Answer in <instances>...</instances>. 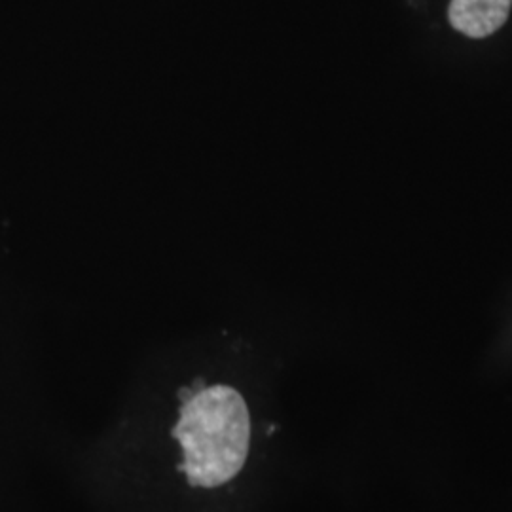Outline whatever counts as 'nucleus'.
Instances as JSON below:
<instances>
[{"label":"nucleus","mask_w":512,"mask_h":512,"mask_svg":"<svg viewBox=\"0 0 512 512\" xmlns=\"http://www.w3.org/2000/svg\"><path fill=\"white\" fill-rule=\"evenodd\" d=\"M512 0H452V27L467 37L484 38L495 33L511 12Z\"/></svg>","instance_id":"f03ea898"},{"label":"nucleus","mask_w":512,"mask_h":512,"mask_svg":"<svg viewBox=\"0 0 512 512\" xmlns=\"http://www.w3.org/2000/svg\"><path fill=\"white\" fill-rule=\"evenodd\" d=\"M175 437L183 448L184 475L192 486L219 488L243 469L251 444L245 399L230 385L194 391L179 412Z\"/></svg>","instance_id":"f257e3e1"}]
</instances>
